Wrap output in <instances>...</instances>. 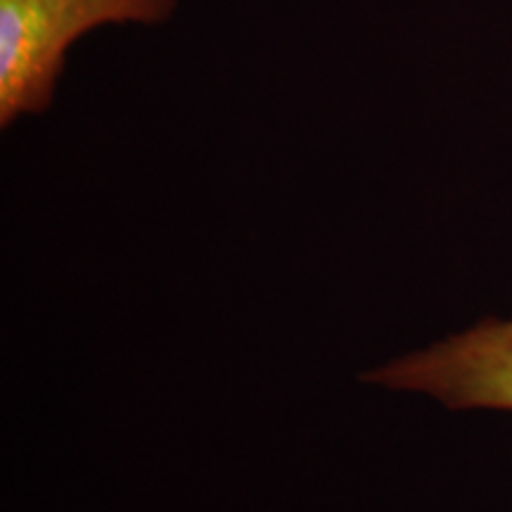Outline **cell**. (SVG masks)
<instances>
[{
    "instance_id": "obj_1",
    "label": "cell",
    "mask_w": 512,
    "mask_h": 512,
    "mask_svg": "<svg viewBox=\"0 0 512 512\" xmlns=\"http://www.w3.org/2000/svg\"><path fill=\"white\" fill-rule=\"evenodd\" d=\"M178 0H0V124L46 112L76 41L100 27H157Z\"/></svg>"
},
{
    "instance_id": "obj_2",
    "label": "cell",
    "mask_w": 512,
    "mask_h": 512,
    "mask_svg": "<svg viewBox=\"0 0 512 512\" xmlns=\"http://www.w3.org/2000/svg\"><path fill=\"white\" fill-rule=\"evenodd\" d=\"M363 380L432 394L448 408L512 411V320H486L444 344L373 370Z\"/></svg>"
}]
</instances>
